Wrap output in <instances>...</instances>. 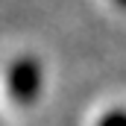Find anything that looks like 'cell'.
I'll return each instance as SVG.
<instances>
[{
	"label": "cell",
	"instance_id": "cell-1",
	"mask_svg": "<svg viewBox=\"0 0 126 126\" xmlns=\"http://www.w3.org/2000/svg\"><path fill=\"white\" fill-rule=\"evenodd\" d=\"M41 64L35 62L32 56H24L18 62L9 64V73H6V85H9V94L15 97L21 106H30L35 97L41 94Z\"/></svg>",
	"mask_w": 126,
	"mask_h": 126
},
{
	"label": "cell",
	"instance_id": "cell-2",
	"mask_svg": "<svg viewBox=\"0 0 126 126\" xmlns=\"http://www.w3.org/2000/svg\"><path fill=\"white\" fill-rule=\"evenodd\" d=\"M97 126H126V111H123V109L106 111V114L97 120Z\"/></svg>",
	"mask_w": 126,
	"mask_h": 126
},
{
	"label": "cell",
	"instance_id": "cell-3",
	"mask_svg": "<svg viewBox=\"0 0 126 126\" xmlns=\"http://www.w3.org/2000/svg\"><path fill=\"white\" fill-rule=\"evenodd\" d=\"M117 3H120V6H123V9H126V0H117Z\"/></svg>",
	"mask_w": 126,
	"mask_h": 126
}]
</instances>
